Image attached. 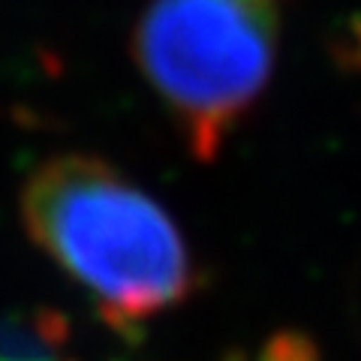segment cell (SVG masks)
Listing matches in <instances>:
<instances>
[{
	"mask_svg": "<svg viewBox=\"0 0 361 361\" xmlns=\"http://www.w3.org/2000/svg\"><path fill=\"white\" fill-rule=\"evenodd\" d=\"M21 223L115 331L142 329L199 289L175 217L103 157L42 160L21 187Z\"/></svg>",
	"mask_w": 361,
	"mask_h": 361,
	"instance_id": "6da1fadb",
	"label": "cell"
},
{
	"mask_svg": "<svg viewBox=\"0 0 361 361\" xmlns=\"http://www.w3.org/2000/svg\"><path fill=\"white\" fill-rule=\"evenodd\" d=\"M289 0H151L139 73L199 163H214L274 75Z\"/></svg>",
	"mask_w": 361,
	"mask_h": 361,
	"instance_id": "7a4b0ae2",
	"label": "cell"
},
{
	"mask_svg": "<svg viewBox=\"0 0 361 361\" xmlns=\"http://www.w3.org/2000/svg\"><path fill=\"white\" fill-rule=\"evenodd\" d=\"M265 361H316V349L304 334H277L265 349Z\"/></svg>",
	"mask_w": 361,
	"mask_h": 361,
	"instance_id": "3957f363",
	"label": "cell"
}]
</instances>
